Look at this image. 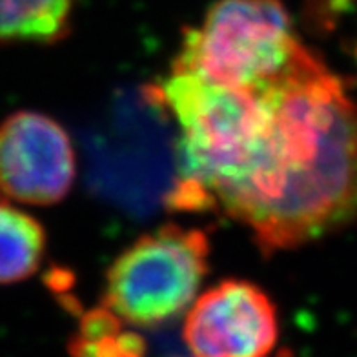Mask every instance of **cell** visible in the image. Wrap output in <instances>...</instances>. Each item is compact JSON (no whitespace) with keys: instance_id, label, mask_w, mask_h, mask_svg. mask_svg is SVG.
<instances>
[{"instance_id":"1","label":"cell","mask_w":357,"mask_h":357,"mask_svg":"<svg viewBox=\"0 0 357 357\" xmlns=\"http://www.w3.org/2000/svg\"><path fill=\"white\" fill-rule=\"evenodd\" d=\"M261 93L266 123L217 208L248 226L259 248L272 254L357 219V102L308 47Z\"/></svg>"},{"instance_id":"2","label":"cell","mask_w":357,"mask_h":357,"mask_svg":"<svg viewBox=\"0 0 357 357\" xmlns=\"http://www.w3.org/2000/svg\"><path fill=\"white\" fill-rule=\"evenodd\" d=\"M305 52L281 0H217L184 31L174 68L226 88L263 91Z\"/></svg>"},{"instance_id":"3","label":"cell","mask_w":357,"mask_h":357,"mask_svg":"<svg viewBox=\"0 0 357 357\" xmlns=\"http://www.w3.org/2000/svg\"><path fill=\"white\" fill-rule=\"evenodd\" d=\"M208 259L210 243L204 231L160 226L113 261L106 273L104 308L135 326L174 319L197 296L210 266Z\"/></svg>"},{"instance_id":"4","label":"cell","mask_w":357,"mask_h":357,"mask_svg":"<svg viewBox=\"0 0 357 357\" xmlns=\"http://www.w3.org/2000/svg\"><path fill=\"white\" fill-rule=\"evenodd\" d=\"M77 177L73 142L55 119L22 109L0 124V192L47 206L70 193Z\"/></svg>"},{"instance_id":"5","label":"cell","mask_w":357,"mask_h":357,"mask_svg":"<svg viewBox=\"0 0 357 357\" xmlns=\"http://www.w3.org/2000/svg\"><path fill=\"white\" fill-rule=\"evenodd\" d=\"M183 339L192 357H268L279 339L278 308L254 282L228 279L195 301Z\"/></svg>"},{"instance_id":"6","label":"cell","mask_w":357,"mask_h":357,"mask_svg":"<svg viewBox=\"0 0 357 357\" xmlns=\"http://www.w3.org/2000/svg\"><path fill=\"white\" fill-rule=\"evenodd\" d=\"M75 0H0V44H52L70 31Z\"/></svg>"},{"instance_id":"7","label":"cell","mask_w":357,"mask_h":357,"mask_svg":"<svg viewBox=\"0 0 357 357\" xmlns=\"http://www.w3.org/2000/svg\"><path fill=\"white\" fill-rule=\"evenodd\" d=\"M46 231L29 213L0 202V284L26 281L43 263Z\"/></svg>"},{"instance_id":"8","label":"cell","mask_w":357,"mask_h":357,"mask_svg":"<svg viewBox=\"0 0 357 357\" xmlns=\"http://www.w3.org/2000/svg\"><path fill=\"white\" fill-rule=\"evenodd\" d=\"M71 357H144L141 335L124 328V323L108 308L86 312L79 332L70 341Z\"/></svg>"}]
</instances>
